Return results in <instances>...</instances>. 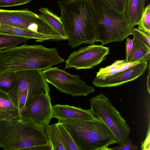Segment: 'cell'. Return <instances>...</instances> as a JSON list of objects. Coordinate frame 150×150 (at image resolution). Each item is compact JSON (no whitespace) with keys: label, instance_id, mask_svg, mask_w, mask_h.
I'll return each instance as SVG.
<instances>
[{"label":"cell","instance_id":"cell-5","mask_svg":"<svg viewBox=\"0 0 150 150\" xmlns=\"http://www.w3.org/2000/svg\"><path fill=\"white\" fill-rule=\"evenodd\" d=\"M62 122L80 150H110V146L117 143L105 123L95 116L90 120Z\"/></svg>","mask_w":150,"mask_h":150},{"label":"cell","instance_id":"cell-23","mask_svg":"<svg viewBox=\"0 0 150 150\" xmlns=\"http://www.w3.org/2000/svg\"><path fill=\"white\" fill-rule=\"evenodd\" d=\"M138 29L150 36V4L145 7L141 17L137 24Z\"/></svg>","mask_w":150,"mask_h":150},{"label":"cell","instance_id":"cell-14","mask_svg":"<svg viewBox=\"0 0 150 150\" xmlns=\"http://www.w3.org/2000/svg\"><path fill=\"white\" fill-rule=\"evenodd\" d=\"M0 34H4L25 37L33 39L37 42L45 41H59L63 40L59 36L45 35L18 28L0 24Z\"/></svg>","mask_w":150,"mask_h":150},{"label":"cell","instance_id":"cell-20","mask_svg":"<svg viewBox=\"0 0 150 150\" xmlns=\"http://www.w3.org/2000/svg\"><path fill=\"white\" fill-rule=\"evenodd\" d=\"M45 130L52 150H67L56 123L49 125L45 128Z\"/></svg>","mask_w":150,"mask_h":150},{"label":"cell","instance_id":"cell-4","mask_svg":"<svg viewBox=\"0 0 150 150\" xmlns=\"http://www.w3.org/2000/svg\"><path fill=\"white\" fill-rule=\"evenodd\" d=\"M91 1L96 22L95 42H100L103 45L113 42H121L133 35V28L125 13L117 12L104 0Z\"/></svg>","mask_w":150,"mask_h":150},{"label":"cell","instance_id":"cell-16","mask_svg":"<svg viewBox=\"0 0 150 150\" xmlns=\"http://www.w3.org/2000/svg\"><path fill=\"white\" fill-rule=\"evenodd\" d=\"M146 0H128L125 13L128 21L131 27L137 25L140 19L145 8Z\"/></svg>","mask_w":150,"mask_h":150},{"label":"cell","instance_id":"cell-29","mask_svg":"<svg viewBox=\"0 0 150 150\" xmlns=\"http://www.w3.org/2000/svg\"><path fill=\"white\" fill-rule=\"evenodd\" d=\"M133 45V40L128 38H126V41L125 44L126 49V59L129 54V52L132 47Z\"/></svg>","mask_w":150,"mask_h":150},{"label":"cell","instance_id":"cell-30","mask_svg":"<svg viewBox=\"0 0 150 150\" xmlns=\"http://www.w3.org/2000/svg\"><path fill=\"white\" fill-rule=\"evenodd\" d=\"M149 74L148 76L147 81V91L149 92V93H150V63L149 61Z\"/></svg>","mask_w":150,"mask_h":150},{"label":"cell","instance_id":"cell-6","mask_svg":"<svg viewBox=\"0 0 150 150\" xmlns=\"http://www.w3.org/2000/svg\"><path fill=\"white\" fill-rule=\"evenodd\" d=\"M19 79L16 88L7 94L18 109L21 119L25 108L39 96L50 93L42 71L29 69L18 71Z\"/></svg>","mask_w":150,"mask_h":150},{"label":"cell","instance_id":"cell-27","mask_svg":"<svg viewBox=\"0 0 150 150\" xmlns=\"http://www.w3.org/2000/svg\"><path fill=\"white\" fill-rule=\"evenodd\" d=\"M32 0H0V7H12L24 5Z\"/></svg>","mask_w":150,"mask_h":150},{"label":"cell","instance_id":"cell-18","mask_svg":"<svg viewBox=\"0 0 150 150\" xmlns=\"http://www.w3.org/2000/svg\"><path fill=\"white\" fill-rule=\"evenodd\" d=\"M40 15L42 18L65 40H67L60 17L46 8L40 7Z\"/></svg>","mask_w":150,"mask_h":150},{"label":"cell","instance_id":"cell-24","mask_svg":"<svg viewBox=\"0 0 150 150\" xmlns=\"http://www.w3.org/2000/svg\"><path fill=\"white\" fill-rule=\"evenodd\" d=\"M114 10L120 13H125L128 0H104Z\"/></svg>","mask_w":150,"mask_h":150},{"label":"cell","instance_id":"cell-10","mask_svg":"<svg viewBox=\"0 0 150 150\" xmlns=\"http://www.w3.org/2000/svg\"><path fill=\"white\" fill-rule=\"evenodd\" d=\"M109 48L103 45L92 44L74 51L66 61L65 69L76 70L92 69L106 58Z\"/></svg>","mask_w":150,"mask_h":150},{"label":"cell","instance_id":"cell-11","mask_svg":"<svg viewBox=\"0 0 150 150\" xmlns=\"http://www.w3.org/2000/svg\"><path fill=\"white\" fill-rule=\"evenodd\" d=\"M49 93L37 97L25 108L21 120L44 128L46 127L52 118V106Z\"/></svg>","mask_w":150,"mask_h":150},{"label":"cell","instance_id":"cell-2","mask_svg":"<svg viewBox=\"0 0 150 150\" xmlns=\"http://www.w3.org/2000/svg\"><path fill=\"white\" fill-rule=\"evenodd\" d=\"M64 62L55 47L25 43L0 50V74L29 69L42 70Z\"/></svg>","mask_w":150,"mask_h":150},{"label":"cell","instance_id":"cell-1","mask_svg":"<svg viewBox=\"0 0 150 150\" xmlns=\"http://www.w3.org/2000/svg\"><path fill=\"white\" fill-rule=\"evenodd\" d=\"M60 17L68 44L73 48L92 44L96 36L95 14L91 0L59 1Z\"/></svg>","mask_w":150,"mask_h":150},{"label":"cell","instance_id":"cell-25","mask_svg":"<svg viewBox=\"0 0 150 150\" xmlns=\"http://www.w3.org/2000/svg\"><path fill=\"white\" fill-rule=\"evenodd\" d=\"M142 61H137L126 62L110 72L103 74L97 77L101 79H103L107 76L116 74L125 71L132 66L139 63Z\"/></svg>","mask_w":150,"mask_h":150},{"label":"cell","instance_id":"cell-13","mask_svg":"<svg viewBox=\"0 0 150 150\" xmlns=\"http://www.w3.org/2000/svg\"><path fill=\"white\" fill-rule=\"evenodd\" d=\"M52 118L62 121H81L95 117L91 108L84 109L68 105L56 104L52 106Z\"/></svg>","mask_w":150,"mask_h":150},{"label":"cell","instance_id":"cell-15","mask_svg":"<svg viewBox=\"0 0 150 150\" xmlns=\"http://www.w3.org/2000/svg\"><path fill=\"white\" fill-rule=\"evenodd\" d=\"M133 45L127 58V62L137 61H150V45L133 32Z\"/></svg>","mask_w":150,"mask_h":150},{"label":"cell","instance_id":"cell-3","mask_svg":"<svg viewBox=\"0 0 150 150\" xmlns=\"http://www.w3.org/2000/svg\"><path fill=\"white\" fill-rule=\"evenodd\" d=\"M0 148L6 150H52L45 128L19 118L0 121Z\"/></svg>","mask_w":150,"mask_h":150},{"label":"cell","instance_id":"cell-22","mask_svg":"<svg viewBox=\"0 0 150 150\" xmlns=\"http://www.w3.org/2000/svg\"><path fill=\"white\" fill-rule=\"evenodd\" d=\"M30 39L25 37L0 34V50L17 46Z\"/></svg>","mask_w":150,"mask_h":150},{"label":"cell","instance_id":"cell-12","mask_svg":"<svg viewBox=\"0 0 150 150\" xmlns=\"http://www.w3.org/2000/svg\"><path fill=\"white\" fill-rule=\"evenodd\" d=\"M148 66L147 61H142L140 63L122 72L103 79L95 77L92 83L98 87H116L132 81L142 75Z\"/></svg>","mask_w":150,"mask_h":150},{"label":"cell","instance_id":"cell-7","mask_svg":"<svg viewBox=\"0 0 150 150\" xmlns=\"http://www.w3.org/2000/svg\"><path fill=\"white\" fill-rule=\"evenodd\" d=\"M91 109L94 115L103 121L111 131L118 144L127 142L130 132V126L109 98L100 93L90 99Z\"/></svg>","mask_w":150,"mask_h":150},{"label":"cell","instance_id":"cell-28","mask_svg":"<svg viewBox=\"0 0 150 150\" xmlns=\"http://www.w3.org/2000/svg\"><path fill=\"white\" fill-rule=\"evenodd\" d=\"M138 148V146L132 144L131 139H128L126 143L124 145L110 148V150H137Z\"/></svg>","mask_w":150,"mask_h":150},{"label":"cell","instance_id":"cell-19","mask_svg":"<svg viewBox=\"0 0 150 150\" xmlns=\"http://www.w3.org/2000/svg\"><path fill=\"white\" fill-rule=\"evenodd\" d=\"M19 79L18 71L0 74V91L8 94L16 88Z\"/></svg>","mask_w":150,"mask_h":150},{"label":"cell","instance_id":"cell-8","mask_svg":"<svg viewBox=\"0 0 150 150\" xmlns=\"http://www.w3.org/2000/svg\"><path fill=\"white\" fill-rule=\"evenodd\" d=\"M43 76L48 83L62 93L76 96H86L94 92V88L82 80L77 74L73 75L56 67L43 70Z\"/></svg>","mask_w":150,"mask_h":150},{"label":"cell","instance_id":"cell-17","mask_svg":"<svg viewBox=\"0 0 150 150\" xmlns=\"http://www.w3.org/2000/svg\"><path fill=\"white\" fill-rule=\"evenodd\" d=\"M19 117L18 110L8 94L0 91V121Z\"/></svg>","mask_w":150,"mask_h":150},{"label":"cell","instance_id":"cell-9","mask_svg":"<svg viewBox=\"0 0 150 150\" xmlns=\"http://www.w3.org/2000/svg\"><path fill=\"white\" fill-rule=\"evenodd\" d=\"M0 24L45 35L57 34L40 14L27 9L15 10L0 9Z\"/></svg>","mask_w":150,"mask_h":150},{"label":"cell","instance_id":"cell-21","mask_svg":"<svg viewBox=\"0 0 150 150\" xmlns=\"http://www.w3.org/2000/svg\"><path fill=\"white\" fill-rule=\"evenodd\" d=\"M56 124L67 150H80L64 123L58 120Z\"/></svg>","mask_w":150,"mask_h":150},{"label":"cell","instance_id":"cell-26","mask_svg":"<svg viewBox=\"0 0 150 150\" xmlns=\"http://www.w3.org/2000/svg\"><path fill=\"white\" fill-rule=\"evenodd\" d=\"M126 62L125 59L116 60L110 65L105 68H100L99 71L96 73V76L98 77L103 74L110 72Z\"/></svg>","mask_w":150,"mask_h":150}]
</instances>
